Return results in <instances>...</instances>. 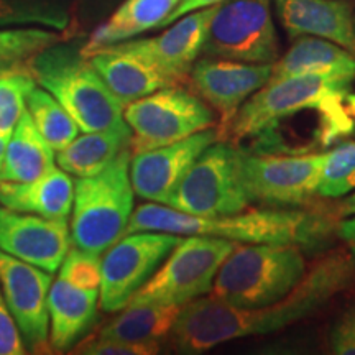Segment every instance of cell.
<instances>
[{
  "label": "cell",
  "instance_id": "cell-27",
  "mask_svg": "<svg viewBox=\"0 0 355 355\" xmlns=\"http://www.w3.org/2000/svg\"><path fill=\"white\" fill-rule=\"evenodd\" d=\"M30 117L55 152L68 146L79 135L78 123L66 112L63 105L43 87L35 86L26 97Z\"/></svg>",
  "mask_w": 355,
  "mask_h": 355
},
{
  "label": "cell",
  "instance_id": "cell-39",
  "mask_svg": "<svg viewBox=\"0 0 355 355\" xmlns=\"http://www.w3.org/2000/svg\"><path fill=\"white\" fill-rule=\"evenodd\" d=\"M349 216H355V193L345 194L343 201H339L334 206V217L344 219Z\"/></svg>",
  "mask_w": 355,
  "mask_h": 355
},
{
  "label": "cell",
  "instance_id": "cell-34",
  "mask_svg": "<svg viewBox=\"0 0 355 355\" xmlns=\"http://www.w3.org/2000/svg\"><path fill=\"white\" fill-rule=\"evenodd\" d=\"M26 352L28 350L21 339L19 326L0 288V355H24Z\"/></svg>",
  "mask_w": 355,
  "mask_h": 355
},
{
  "label": "cell",
  "instance_id": "cell-35",
  "mask_svg": "<svg viewBox=\"0 0 355 355\" xmlns=\"http://www.w3.org/2000/svg\"><path fill=\"white\" fill-rule=\"evenodd\" d=\"M329 345L332 354L355 355V304L336 319L329 334Z\"/></svg>",
  "mask_w": 355,
  "mask_h": 355
},
{
  "label": "cell",
  "instance_id": "cell-37",
  "mask_svg": "<svg viewBox=\"0 0 355 355\" xmlns=\"http://www.w3.org/2000/svg\"><path fill=\"white\" fill-rule=\"evenodd\" d=\"M336 232L339 235V239L347 245L350 257L355 261V216L344 217L343 220L337 224Z\"/></svg>",
  "mask_w": 355,
  "mask_h": 355
},
{
  "label": "cell",
  "instance_id": "cell-11",
  "mask_svg": "<svg viewBox=\"0 0 355 355\" xmlns=\"http://www.w3.org/2000/svg\"><path fill=\"white\" fill-rule=\"evenodd\" d=\"M181 235L168 232L125 234L105 250L101 260L99 308L119 313L132 296L152 278L158 266L180 242Z\"/></svg>",
  "mask_w": 355,
  "mask_h": 355
},
{
  "label": "cell",
  "instance_id": "cell-17",
  "mask_svg": "<svg viewBox=\"0 0 355 355\" xmlns=\"http://www.w3.org/2000/svg\"><path fill=\"white\" fill-rule=\"evenodd\" d=\"M219 140L217 127L206 128L175 144L133 153L130 181L137 196L150 202L166 204L184 173L207 146Z\"/></svg>",
  "mask_w": 355,
  "mask_h": 355
},
{
  "label": "cell",
  "instance_id": "cell-25",
  "mask_svg": "<svg viewBox=\"0 0 355 355\" xmlns=\"http://www.w3.org/2000/svg\"><path fill=\"white\" fill-rule=\"evenodd\" d=\"M55 150L35 127L28 110H25L7 141L0 181H32L55 168Z\"/></svg>",
  "mask_w": 355,
  "mask_h": 355
},
{
  "label": "cell",
  "instance_id": "cell-22",
  "mask_svg": "<svg viewBox=\"0 0 355 355\" xmlns=\"http://www.w3.org/2000/svg\"><path fill=\"white\" fill-rule=\"evenodd\" d=\"M87 58L112 94L122 102L123 107L158 89L181 86L155 66L128 53L102 48Z\"/></svg>",
  "mask_w": 355,
  "mask_h": 355
},
{
  "label": "cell",
  "instance_id": "cell-8",
  "mask_svg": "<svg viewBox=\"0 0 355 355\" xmlns=\"http://www.w3.org/2000/svg\"><path fill=\"white\" fill-rule=\"evenodd\" d=\"M235 242L212 235H184L128 304L181 306L209 295L217 270Z\"/></svg>",
  "mask_w": 355,
  "mask_h": 355
},
{
  "label": "cell",
  "instance_id": "cell-2",
  "mask_svg": "<svg viewBox=\"0 0 355 355\" xmlns=\"http://www.w3.org/2000/svg\"><path fill=\"white\" fill-rule=\"evenodd\" d=\"M354 278L352 257L336 250L314 261L298 285L275 303L237 308L214 296H201L183 306L171 332L173 343L180 354H202L235 339L283 331L319 313Z\"/></svg>",
  "mask_w": 355,
  "mask_h": 355
},
{
  "label": "cell",
  "instance_id": "cell-26",
  "mask_svg": "<svg viewBox=\"0 0 355 355\" xmlns=\"http://www.w3.org/2000/svg\"><path fill=\"white\" fill-rule=\"evenodd\" d=\"M181 309L173 304H127L97 336L130 343H159L173 332Z\"/></svg>",
  "mask_w": 355,
  "mask_h": 355
},
{
  "label": "cell",
  "instance_id": "cell-5",
  "mask_svg": "<svg viewBox=\"0 0 355 355\" xmlns=\"http://www.w3.org/2000/svg\"><path fill=\"white\" fill-rule=\"evenodd\" d=\"M306 270L303 247L296 243H237L217 270L209 295L237 308H260L286 296Z\"/></svg>",
  "mask_w": 355,
  "mask_h": 355
},
{
  "label": "cell",
  "instance_id": "cell-1",
  "mask_svg": "<svg viewBox=\"0 0 355 355\" xmlns=\"http://www.w3.org/2000/svg\"><path fill=\"white\" fill-rule=\"evenodd\" d=\"M352 78L337 74H301L265 84L252 94L219 130V140L254 148L295 122L268 155L324 152L355 132Z\"/></svg>",
  "mask_w": 355,
  "mask_h": 355
},
{
  "label": "cell",
  "instance_id": "cell-3",
  "mask_svg": "<svg viewBox=\"0 0 355 355\" xmlns=\"http://www.w3.org/2000/svg\"><path fill=\"white\" fill-rule=\"evenodd\" d=\"M332 230L331 217L311 212L266 207L237 214L201 217L176 211L166 204L146 202L133 209L125 234L168 232L212 235L235 243H296L316 247Z\"/></svg>",
  "mask_w": 355,
  "mask_h": 355
},
{
  "label": "cell",
  "instance_id": "cell-41",
  "mask_svg": "<svg viewBox=\"0 0 355 355\" xmlns=\"http://www.w3.org/2000/svg\"><path fill=\"white\" fill-rule=\"evenodd\" d=\"M354 30H355V13H354Z\"/></svg>",
  "mask_w": 355,
  "mask_h": 355
},
{
  "label": "cell",
  "instance_id": "cell-9",
  "mask_svg": "<svg viewBox=\"0 0 355 355\" xmlns=\"http://www.w3.org/2000/svg\"><path fill=\"white\" fill-rule=\"evenodd\" d=\"M123 121L132 132V153L175 144L217 127V119L209 105L181 86L158 89L127 104Z\"/></svg>",
  "mask_w": 355,
  "mask_h": 355
},
{
  "label": "cell",
  "instance_id": "cell-31",
  "mask_svg": "<svg viewBox=\"0 0 355 355\" xmlns=\"http://www.w3.org/2000/svg\"><path fill=\"white\" fill-rule=\"evenodd\" d=\"M37 86L30 73H10L0 76V135L8 141L13 128L26 110V97Z\"/></svg>",
  "mask_w": 355,
  "mask_h": 355
},
{
  "label": "cell",
  "instance_id": "cell-32",
  "mask_svg": "<svg viewBox=\"0 0 355 355\" xmlns=\"http://www.w3.org/2000/svg\"><path fill=\"white\" fill-rule=\"evenodd\" d=\"M101 260V255L83 250L79 247H71L63 263L58 268L60 270L58 277L84 290H99Z\"/></svg>",
  "mask_w": 355,
  "mask_h": 355
},
{
  "label": "cell",
  "instance_id": "cell-16",
  "mask_svg": "<svg viewBox=\"0 0 355 355\" xmlns=\"http://www.w3.org/2000/svg\"><path fill=\"white\" fill-rule=\"evenodd\" d=\"M68 219L12 211L0 204V250L55 273L71 248Z\"/></svg>",
  "mask_w": 355,
  "mask_h": 355
},
{
  "label": "cell",
  "instance_id": "cell-15",
  "mask_svg": "<svg viewBox=\"0 0 355 355\" xmlns=\"http://www.w3.org/2000/svg\"><path fill=\"white\" fill-rule=\"evenodd\" d=\"M270 73L272 64L204 56L193 64L188 81L194 94L219 114L217 128H220L237 114L248 97L268 83Z\"/></svg>",
  "mask_w": 355,
  "mask_h": 355
},
{
  "label": "cell",
  "instance_id": "cell-13",
  "mask_svg": "<svg viewBox=\"0 0 355 355\" xmlns=\"http://www.w3.org/2000/svg\"><path fill=\"white\" fill-rule=\"evenodd\" d=\"M51 273L0 250V288L15 318L25 347L40 354L50 349L48 293Z\"/></svg>",
  "mask_w": 355,
  "mask_h": 355
},
{
  "label": "cell",
  "instance_id": "cell-4",
  "mask_svg": "<svg viewBox=\"0 0 355 355\" xmlns=\"http://www.w3.org/2000/svg\"><path fill=\"white\" fill-rule=\"evenodd\" d=\"M30 74L63 105L83 133L127 127L123 104L83 55L81 44L58 42L44 48L30 61Z\"/></svg>",
  "mask_w": 355,
  "mask_h": 355
},
{
  "label": "cell",
  "instance_id": "cell-36",
  "mask_svg": "<svg viewBox=\"0 0 355 355\" xmlns=\"http://www.w3.org/2000/svg\"><path fill=\"white\" fill-rule=\"evenodd\" d=\"M220 2L222 0H181L175 10L171 12V15L166 19L165 26L171 25L173 21L180 19V17L186 15V13L194 12V10H201V8H206V7L217 6V3H220Z\"/></svg>",
  "mask_w": 355,
  "mask_h": 355
},
{
  "label": "cell",
  "instance_id": "cell-24",
  "mask_svg": "<svg viewBox=\"0 0 355 355\" xmlns=\"http://www.w3.org/2000/svg\"><path fill=\"white\" fill-rule=\"evenodd\" d=\"M130 128L84 132L56 155L61 170L76 178L94 176L105 170L123 150L130 148Z\"/></svg>",
  "mask_w": 355,
  "mask_h": 355
},
{
  "label": "cell",
  "instance_id": "cell-20",
  "mask_svg": "<svg viewBox=\"0 0 355 355\" xmlns=\"http://www.w3.org/2000/svg\"><path fill=\"white\" fill-rule=\"evenodd\" d=\"M74 181L60 166L32 181H0V204L12 211L50 219H68L73 209Z\"/></svg>",
  "mask_w": 355,
  "mask_h": 355
},
{
  "label": "cell",
  "instance_id": "cell-40",
  "mask_svg": "<svg viewBox=\"0 0 355 355\" xmlns=\"http://www.w3.org/2000/svg\"><path fill=\"white\" fill-rule=\"evenodd\" d=\"M6 148H7V140L0 135V171H2L3 157H6Z\"/></svg>",
  "mask_w": 355,
  "mask_h": 355
},
{
  "label": "cell",
  "instance_id": "cell-7",
  "mask_svg": "<svg viewBox=\"0 0 355 355\" xmlns=\"http://www.w3.org/2000/svg\"><path fill=\"white\" fill-rule=\"evenodd\" d=\"M243 148L227 140L207 146L168 198L166 206L186 214H237L250 204L242 175Z\"/></svg>",
  "mask_w": 355,
  "mask_h": 355
},
{
  "label": "cell",
  "instance_id": "cell-23",
  "mask_svg": "<svg viewBox=\"0 0 355 355\" xmlns=\"http://www.w3.org/2000/svg\"><path fill=\"white\" fill-rule=\"evenodd\" d=\"M301 74H337L355 79V55L329 40L298 37L290 50L272 64L268 83Z\"/></svg>",
  "mask_w": 355,
  "mask_h": 355
},
{
  "label": "cell",
  "instance_id": "cell-21",
  "mask_svg": "<svg viewBox=\"0 0 355 355\" xmlns=\"http://www.w3.org/2000/svg\"><path fill=\"white\" fill-rule=\"evenodd\" d=\"M181 0H122L109 19L101 24L84 44L81 53H92L127 42L148 30L162 28Z\"/></svg>",
  "mask_w": 355,
  "mask_h": 355
},
{
  "label": "cell",
  "instance_id": "cell-18",
  "mask_svg": "<svg viewBox=\"0 0 355 355\" xmlns=\"http://www.w3.org/2000/svg\"><path fill=\"white\" fill-rule=\"evenodd\" d=\"M278 19L290 38L329 40L355 55L354 12L345 0H275Z\"/></svg>",
  "mask_w": 355,
  "mask_h": 355
},
{
  "label": "cell",
  "instance_id": "cell-28",
  "mask_svg": "<svg viewBox=\"0 0 355 355\" xmlns=\"http://www.w3.org/2000/svg\"><path fill=\"white\" fill-rule=\"evenodd\" d=\"M69 21L66 0H0V30L40 26L63 32Z\"/></svg>",
  "mask_w": 355,
  "mask_h": 355
},
{
  "label": "cell",
  "instance_id": "cell-14",
  "mask_svg": "<svg viewBox=\"0 0 355 355\" xmlns=\"http://www.w3.org/2000/svg\"><path fill=\"white\" fill-rule=\"evenodd\" d=\"M214 10L216 6L189 12L173 21L171 28L162 35L140 40L132 38L107 48L140 58L176 84H184L188 83L191 68L201 55Z\"/></svg>",
  "mask_w": 355,
  "mask_h": 355
},
{
  "label": "cell",
  "instance_id": "cell-12",
  "mask_svg": "<svg viewBox=\"0 0 355 355\" xmlns=\"http://www.w3.org/2000/svg\"><path fill=\"white\" fill-rule=\"evenodd\" d=\"M322 153L260 155L243 150L242 175L250 202L268 207L306 206L316 194Z\"/></svg>",
  "mask_w": 355,
  "mask_h": 355
},
{
  "label": "cell",
  "instance_id": "cell-30",
  "mask_svg": "<svg viewBox=\"0 0 355 355\" xmlns=\"http://www.w3.org/2000/svg\"><path fill=\"white\" fill-rule=\"evenodd\" d=\"M355 191V140H344L322 153L316 194L321 198H344Z\"/></svg>",
  "mask_w": 355,
  "mask_h": 355
},
{
  "label": "cell",
  "instance_id": "cell-33",
  "mask_svg": "<svg viewBox=\"0 0 355 355\" xmlns=\"http://www.w3.org/2000/svg\"><path fill=\"white\" fill-rule=\"evenodd\" d=\"M159 352V343H130L112 337H89L79 343L71 354L81 355H153Z\"/></svg>",
  "mask_w": 355,
  "mask_h": 355
},
{
  "label": "cell",
  "instance_id": "cell-38",
  "mask_svg": "<svg viewBox=\"0 0 355 355\" xmlns=\"http://www.w3.org/2000/svg\"><path fill=\"white\" fill-rule=\"evenodd\" d=\"M119 2H122V0H86L84 10H86L89 19H97V17L104 15L105 12L112 10Z\"/></svg>",
  "mask_w": 355,
  "mask_h": 355
},
{
  "label": "cell",
  "instance_id": "cell-29",
  "mask_svg": "<svg viewBox=\"0 0 355 355\" xmlns=\"http://www.w3.org/2000/svg\"><path fill=\"white\" fill-rule=\"evenodd\" d=\"M58 42H61L60 35L40 26L0 30V76L30 73L32 58Z\"/></svg>",
  "mask_w": 355,
  "mask_h": 355
},
{
  "label": "cell",
  "instance_id": "cell-10",
  "mask_svg": "<svg viewBox=\"0 0 355 355\" xmlns=\"http://www.w3.org/2000/svg\"><path fill=\"white\" fill-rule=\"evenodd\" d=\"M204 56L273 64L279 58L270 0H222L209 21Z\"/></svg>",
  "mask_w": 355,
  "mask_h": 355
},
{
  "label": "cell",
  "instance_id": "cell-19",
  "mask_svg": "<svg viewBox=\"0 0 355 355\" xmlns=\"http://www.w3.org/2000/svg\"><path fill=\"white\" fill-rule=\"evenodd\" d=\"M99 308V290H84L58 277L48 293L50 349L66 352L91 329Z\"/></svg>",
  "mask_w": 355,
  "mask_h": 355
},
{
  "label": "cell",
  "instance_id": "cell-6",
  "mask_svg": "<svg viewBox=\"0 0 355 355\" xmlns=\"http://www.w3.org/2000/svg\"><path fill=\"white\" fill-rule=\"evenodd\" d=\"M130 158L132 150H123L105 170L74 181L69 227L74 247L102 255L125 232L135 196Z\"/></svg>",
  "mask_w": 355,
  "mask_h": 355
}]
</instances>
